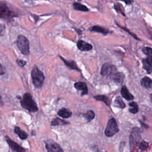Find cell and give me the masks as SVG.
I'll list each match as a JSON object with an SVG mask.
<instances>
[{
  "label": "cell",
  "instance_id": "obj_1",
  "mask_svg": "<svg viewBox=\"0 0 152 152\" xmlns=\"http://www.w3.org/2000/svg\"><path fill=\"white\" fill-rule=\"evenodd\" d=\"M20 104L23 108L30 112H36L38 111V107L29 93L24 94L20 101Z\"/></svg>",
  "mask_w": 152,
  "mask_h": 152
},
{
  "label": "cell",
  "instance_id": "obj_2",
  "mask_svg": "<svg viewBox=\"0 0 152 152\" xmlns=\"http://www.w3.org/2000/svg\"><path fill=\"white\" fill-rule=\"evenodd\" d=\"M31 77L35 87L36 88H42L45 79V75L36 65H35L32 68Z\"/></svg>",
  "mask_w": 152,
  "mask_h": 152
},
{
  "label": "cell",
  "instance_id": "obj_3",
  "mask_svg": "<svg viewBox=\"0 0 152 152\" xmlns=\"http://www.w3.org/2000/svg\"><path fill=\"white\" fill-rule=\"evenodd\" d=\"M17 45L22 54L23 55H28L29 54V42L26 37L23 35L18 36Z\"/></svg>",
  "mask_w": 152,
  "mask_h": 152
},
{
  "label": "cell",
  "instance_id": "obj_4",
  "mask_svg": "<svg viewBox=\"0 0 152 152\" xmlns=\"http://www.w3.org/2000/svg\"><path fill=\"white\" fill-rule=\"evenodd\" d=\"M119 131V128L118 127V125L116 120L114 118H111L109 120L106 128L105 131V135L111 137L114 135L115 134L118 133Z\"/></svg>",
  "mask_w": 152,
  "mask_h": 152
},
{
  "label": "cell",
  "instance_id": "obj_5",
  "mask_svg": "<svg viewBox=\"0 0 152 152\" xmlns=\"http://www.w3.org/2000/svg\"><path fill=\"white\" fill-rule=\"evenodd\" d=\"M117 72V68L114 65L111 64H104L101 68V74L103 76L111 77Z\"/></svg>",
  "mask_w": 152,
  "mask_h": 152
},
{
  "label": "cell",
  "instance_id": "obj_6",
  "mask_svg": "<svg viewBox=\"0 0 152 152\" xmlns=\"http://www.w3.org/2000/svg\"><path fill=\"white\" fill-rule=\"evenodd\" d=\"M140 139L141 135L139 129L138 128H134L130 137V143L131 149L134 147V145H136L137 144Z\"/></svg>",
  "mask_w": 152,
  "mask_h": 152
},
{
  "label": "cell",
  "instance_id": "obj_7",
  "mask_svg": "<svg viewBox=\"0 0 152 152\" xmlns=\"http://www.w3.org/2000/svg\"><path fill=\"white\" fill-rule=\"evenodd\" d=\"M45 145L48 152H63V150L59 145L52 140H46Z\"/></svg>",
  "mask_w": 152,
  "mask_h": 152
},
{
  "label": "cell",
  "instance_id": "obj_8",
  "mask_svg": "<svg viewBox=\"0 0 152 152\" xmlns=\"http://www.w3.org/2000/svg\"><path fill=\"white\" fill-rule=\"evenodd\" d=\"M6 141L8 143L10 147L14 151L16 152H26V150L25 148H23L22 146L19 145L17 143L11 140L10 138L7 137L6 138Z\"/></svg>",
  "mask_w": 152,
  "mask_h": 152
},
{
  "label": "cell",
  "instance_id": "obj_9",
  "mask_svg": "<svg viewBox=\"0 0 152 152\" xmlns=\"http://www.w3.org/2000/svg\"><path fill=\"white\" fill-rule=\"evenodd\" d=\"M12 16V12L8 7L4 4H0V18H10Z\"/></svg>",
  "mask_w": 152,
  "mask_h": 152
},
{
  "label": "cell",
  "instance_id": "obj_10",
  "mask_svg": "<svg viewBox=\"0 0 152 152\" xmlns=\"http://www.w3.org/2000/svg\"><path fill=\"white\" fill-rule=\"evenodd\" d=\"M77 46L78 49L82 51H89L93 48V46L90 43H87L82 40H80L77 42Z\"/></svg>",
  "mask_w": 152,
  "mask_h": 152
},
{
  "label": "cell",
  "instance_id": "obj_11",
  "mask_svg": "<svg viewBox=\"0 0 152 152\" xmlns=\"http://www.w3.org/2000/svg\"><path fill=\"white\" fill-rule=\"evenodd\" d=\"M74 88L78 90L82 91V96L86 95L88 93V88L84 82H76L74 84Z\"/></svg>",
  "mask_w": 152,
  "mask_h": 152
},
{
  "label": "cell",
  "instance_id": "obj_12",
  "mask_svg": "<svg viewBox=\"0 0 152 152\" xmlns=\"http://www.w3.org/2000/svg\"><path fill=\"white\" fill-rule=\"evenodd\" d=\"M60 58L62 59V61L64 62L65 65L68 67L69 68L71 69H74L76 71H80L79 68L77 67V64H76L75 62L74 61H68L65 59H64V58H62V56H59Z\"/></svg>",
  "mask_w": 152,
  "mask_h": 152
},
{
  "label": "cell",
  "instance_id": "obj_13",
  "mask_svg": "<svg viewBox=\"0 0 152 152\" xmlns=\"http://www.w3.org/2000/svg\"><path fill=\"white\" fill-rule=\"evenodd\" d=\"M121 93L124 98H125L127 101H132L134 99L133 95L130 93L128 89L125 86H123L121 90Z\"/></svg>",
  "mask_w": 152,
  "mask_h": 152
},
{
  "label": "cell",
  "instance_id": "obj_14",
  "mask_svg": "<svg viewBox=\"0 0 152 152\" xmlns=\"http://www.w3.org/2000/svg\"><path fill=\"white\" fill-rule=\"evenodd\" d=\"M112 80L117 83H121L123 82L124 78H125V75L122 72H115L113 75L111 76Z\"/></svg>",
  "mask_w": 152,
  "mask_h": 152
},
{
  "label": "cell",
  "instance_id": "obj_15",
  "mask_svg": "<svg viewBox=\"0 0 152 152\" xmlns=\"http://www.w3.org/2000/svg\"><path fill=\"white\" fill-rule=\"evenodd\" d=\"M142 87L145 89H150L152 88V80L148 77H144L140 81Z\"/></svg>",
  "mask_w": 152,
  "mask_h": 152
},
{
  "label": "cell",
  "instance_id": "obj_16",
  "mask_svg": "<svg viewBox=\"0 0 152 152\" xmlns=\"http://www.w3.org/2000/svg\"><path fill=\"white\" fill-rule=\"evenodd\" d=\"M90 30L91 32L102 33L104 35H106L109 33L108 30H107V29H105L102 27H101L99 26H94L92 27L90 29Z\"/></svg>",
  "mask_w": 152,
  "mask_h": 152
},
{
  "label": "cell",
  "instance_id": "obj_17",
  "mask_svg": "<svg viewBox=\"0 0 152 152\" xmlns=\"http://www.w3.org/2000/svg\"><path fill=\"white\" fill-rule=\"evenodd\" d=\"M73 8L74 10L77 11H80L83 12H89V9L85 5L80 4V3H74L72 4Z\"/></svg>",
  "mask_w": 152,
  "mask_h": 152
},
{
  "label": "cell",
  "instance_id": "obj_18",
  "mask_svg": "<svg viewBox=\"0 0 152 152\" xmlns=\"http://www.w3.org/2000/svg\"><path fill=\"white\" fill-rule=\"evenodd\" d=\"M58 115L63 118H68L71 116L72 113L67 109L62 108L58 112Z\"/></svg>",
  "mask_w": 152,
  "mask_h": 152
},
{
  "label": "cell",
  "instance_id": "obj_19",
  "mask_svg": "<svg viewBox=\"0 0 152 152\" xmlns=\"http://www.w3.org/2000/svg\"><path fill=\"white\" fill-rule=\"evenodd\" d=\"M14 131L20 137V138L22 140H26L28 137V134L25 131L21 130V128L20 127H16L14 128Z\"/></svg>",
  "mask_w": 152,
  "mask_h": 152
},
{
  "label": "cell",
  "instance_id": "obj_20",
  "mask_svg": "<svg viewBox=\"0 0 152 152\" xmlns=\"http://www.w3.org/2000/svg\"><path fill=\"white\" fill-rule=\"evenodd\" d=\"M94 98L98 101H102L104 103H105L107 106H110L111 105V101L109 99L105 96V95H97L94 97Z\"/></svg>",
  "mask_w": 152,
  "mask_h": 152
},
{
  "label": "cell",
  "instance_id": "obj_21",
  "mask_svg": "<svg viewBox=\"0 0 152 152\" xmlns=\"http://www.w3.org/2000/svg\"><path fill=\"white\" fill-rule=\"evenodd\" d=\"M69 122L62 119H59L58 118H55L51 122L52 126H56V125H64L69 124Z\"/></svg>",
  "mask_w": 152,
  "mask_h": 152
},
{
  "label": "cell",
  "instance_id": "obj_22",
  "mask_svg": "<svg viewBox=\"0 0 152 152\" xmlns=\"http://www.w3.org/2000/svg\"><path fill=\"white\" fill-rule=\"evenodd\" d=\"M129 105L131 107V108L130 109V112H131L132 114H137L138 111V105L136 102H132L131 103L129 104Z\"/></svg>",
  "mask_w": 152,
  "mask_h": 152
},
{
  "label": "cell",
  "instance_id": "obj_23",
  "mask_svg": "<svg viewBox=\"0 0 152 152\" xmlns=\"http://www.w3.org/2000/svg\"><path fill=\"white\" fill-rule=\"evenodd\" d=\"M142 62L144 69L147 71L148 74H151L152 72V67L147 62L145 59H143Z\"/></svg>",
  "mask_w": 152,
  "mask_h": 152
},
{
  "label": "cell",
  "instance_id": "obj_24",
  "mask_svg": "<svg viewBox=\"0 0 152 152\" xmlns=\"http://www.w3.org/2000/svg\"><path fill=\"white\" fill-rule=\"evenodd\" d=\"M95 113L93 111H88L86 114H85L83 115V117L88 121H90L91 120H92L94 118H95Z\"/></svg>",
  "mask_w": 152,
  "mask_h": 152
},
{
  "label": "cell",
  "instance_id": "obj_25",
  "mask_svg": "<svg viewBox=\"0 0 152 152\" xmlns=\"http://www.w3.org/2000/svg\"><path fill=\"white\" fill-rule=\"evenodd\" d=\"M115 23H116V25H117V26H118V27H119L120 28H121L122 29H123L124 30H125L126 32H127L129 35H130L132 38H134V39H137V40H138V41H140V39L137 36V35H135V34H134L133 33H132L131 32H130L127 28H125V27H123V26H120L118 23H117V22H115Z\"/></svg>",
  "mask_w": 152,
  "mask_h": 152
},
{
  "label": "cell",
  "instance_id": "obj_26",
  "mask_svg": "<svg viewBox=\"0 0 152 152\" xmlns=\"http://www.w3.org/2000/svg\"><path fill=\"white\" fill-rule=\"evenodd\" d=\"M115 104L117 105V106L121 109H123L125 107V104L122 100V99L120 97H117L115 101Z\"/></svg>",
  "mask_w": 152,
  "mask_h": 152
},
{
  "label": "cell",
  "instance_id": "obj_27",
  "mask_svg": "<svg viewBox=\"0 0 152 152\" xmlns=\"http://www.w3.org/2000/svg\"><path fill=\"white\" fill-rule=\"evenodd\" d=\"M114 9L117 11V12H118V13H120L121 14L122 16H125V14L124 13V9L122 8V5H121L120 4H115L114 5Z\"/></svg>",
  "mask_w": 152,
  "mask_h": 152
},
{
  "label": "cell",
  "instance_id": "obj_28",
  "mask_svg": "<svg viewBox=\"0 0 152 152\" xmlns=\"http://www.w3.org/2000/svg\"><path fill=\"white\" fill-rule=\"evenodd\" d=\"M148 147V143L146 141H142L141 143H140L139 145V148L141 151H144L146 150Z\"/></svg>",
  "mask_w": 152,
  "mask_h": 152
},
{
  "label": "cell",
  "instance_id": "obj_29",
  "mask_svg": "<svg viewBox=\"0 0 152 152\" xmlns=\"http://www.w3.org/2000/svg\"><path fill=\"white\" fill-rule=\"evenodd\" d=\"M143 52L147 55H152V48L150 47H144L142 49Z\"/></svg>",
  "mask_w": 152,
  "mask_h": 152
},
{
  "label": "cell",
  "instance_id": "obj_30",
  "mask_svg": "<svg viewBox=\"0 0 152 152\" xmlns=\"http://www.w3.org/2000/svg\"><path fill=\"white\" fill-rule=\"evenodd\" d=\"M16 62L21 67H23L25 66L26 64V61H25L24 60H22V59H17Z\"/></svg>",
  "mask_w": 152,
  "mask_h": 152
},
{
  "label": "cell",
  "instance_id": "obj_31",
  "mask_svg": "<svg viewBox=\"0 0 152 152\" xmlns=\"http://www.w3.org/2000/svg\"><path fill=\"white\" fill-rule=\"evenodd\" d=\"M118 1H121L124 2L127 5H131L133 3V0H118Z\"/></svg>",
  "mask_w": 152,
  "mask_h": 152
},
{
  "label": "cell",
  "instance_id": "obj_32",
  "mask_svg": "<svg viewBox=\"0 0 152 152\" xmlns=\"http://www.w3.org/2000/svg\"><path fill=\"white\" fill-rule=\"evenodd\" d=\"M147 62L152 67V55H149L146 58Z\"/></svg>",
  "mask_w": 152,
  "mask_h": 152
},
{
  "label": "cell",
  "instance_id": "obj_33",
  "mask_svg": "<svg viewBox=\"0 0 152 152\" xmlns=\"http://www.w3.org/2000/svg\"><path fill=\"white\" fill-rule=\"evenodd\" d=\"M5 73V69L3 67V65L0 64V75H3Z\"/></svg>",
  "mask_w": 152,
  "mask_h": 152
},
{
  "label": "cell",
  "instance_id": "obj_34",
  "mask_svg": "<svg viewBox=\"0 0 152 152\" xmlns=\"http://www.w3.org/2000/svg\"><path fill=\"white\" fill-rule=\"evenodd\" d=\"M75 30H76V32H77V33L79 35H81V34H82V30H80V29H75Z\"/></svg>",
  "mask_w": 152,
  "mask_h": 152
},
{
  "label": "cell",
  "instance_id": "obj_35",
  "mask_svg": "<svg viewBox=\"0 0 152 152\" xmlns=\"http://www.w3.org/2000/svg\"><path fill=\"white\" fill-rule=\"evenodd\" d=\"M3 30H4V27L3 26L0 27V36L2 35V32H3Z\"/></svg>",
  "mask_w": 152,
  "mask_h": 152
},
{
  "label": "cell",
  "instance_id": "obj_36",
  "mask_svg": "<svg viewBox=\"0 0 152 152\" xmlns=\"http://www.w3.org/2000/svg\"><path fill=\"white\" fill-rule=\"evenodd\" d=\"M3 104V101H2V98L1 96H0V105H2Z\"/></svg>",
  "mask_w": 152,
  "mask_h": 152
},
{
  "label": "cell",
  "instance_id": "obj_37",
  "mask_svg": "<svg viewBox=\"0 0 152 152\" xmlns=\"http://www.w3.org/2000/svg\"><path fill=\"white\" fill-rule=\"evenodd\" d=\"M140 123H141V125H143L144 127H146V128H148V127L147 125L144 124L143 122H142L141 121H140Z\"/></svg>",
  "mask_w": 152,
  "mask_h": 152
},
{
  "label": "cell",
  "instance_id": "obj_38",
  "mask_svg": "<svg viewBox=\"0 0 152 152\" xmlns=\"http://www.w3.org/2000/svg\"><path fill=\"white\" fill-rule=\"evenodd\" d=\"M150 99H151V102H152V93H151V95H150Z\"/></svg>",
  "mask_w": 152,
  "mask_h": 152
},
{
  "label": "cell",
  "instance_id": "obj_39",
  "mask_svg": "<svg viewBox=\"0 0 152 152\" xmlns=\"http://www.w3.org/2000/svg\"><path fill=\"white\" fill-rule=\"evenodd\" d=\"M78 1H81V0H78Z\"/></svg>",
  "mask_w": 152,
  "mask_h": 152
}]
</instances>
